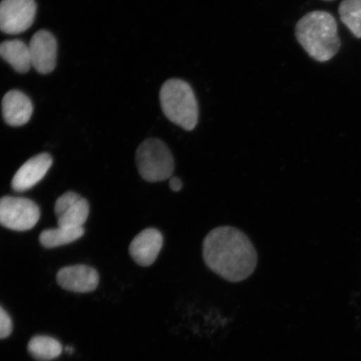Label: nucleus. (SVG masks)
I'll list each match as a JSON object with an SVG mask.
<instances>
[{
    "label": "nucleus",
    "instance_id": "nucleus-1",
    "mask_svg": "<svg viewBox=\"0 0 361 361\" xmlns=\"http://www.w3.org/2000/svg\"><path fill=\"white\" fill-rule=\"evenodd\" d=\"M202 257L207 268L232 283L250 278L258 264V255L250 239L230 226L216 228L207 234Z\"/></svg>",
    "mask_w": 361,
    "mask_h": 361
},
{
    "label": "nucleus",
    "instance_id": "nucleus-2",
    "mask_svg": "<svg viewBox=\"0 0 361 361\" xmlns=\"http://www.w3.org/2000/svg\"><path fill=\"white\" fill-rule=\"evenodd\" d=\"M295 34L298 42L316 61L331 60L341 47L336 21L327 12L309 13L298 22Z\"/></svg>",
    "mask_w": 361,
    "mask_h": 361
},
{
    "label": "nucleus",
    "instance_id": "nucleus-3",
    "mask_svg": "<svg viewBox=\"0 0 361 361\" xmlns=\"http://www.w3.org/2000/svg\"><path fill=\"white\" fill-rule=\"evenodd\" d=\"M162 111L171 123L192 130L198 121V105L190 85L183 80H166L160 90Z\"/></svg>",
    "mask_w": 361,
    "mask_h": 361
},
{
    "label": "nucleus",
    "instance_id": "nucleus-4",
    "mask_svg": "<svg viewBox=\"0 0 361 361\" xmlns=\"http://www.w3.org/2000/svg\"><path fill=\"white\" fill-rule=\"evenodd\" d=\"M139 174L148 183L164 182L173 177L175 161L173 153L161 140L148 138L135 152Z\"/></svg>",
    "mask_w": 361,
    "mask_h": 361
},
{
    "label": "nucleus",
    "instance_id": "nucleus-5",
    "mask_svg": "<svg viewBox=\"0 0 361 361\" xmlns=\"http://www.w3.org/2000/svg\"><path fill=\"white\" fill-rule=\"evenodd\" d=\"M40 212L37 204L28 198H0V225L13 231H27L37 224Z\"/></svg>",
    "mask_w": 361,
    "mask_h": 361
},
{
    "label": "nucleus",
    "instance_id": "nucleus-6",
    "mask_svg": "<svg viewBox=\"0 0 361 361\" xmlns=\"http://www.w3.org/2000/svg\"><path fill=\"white\" fill-rule=\"evenodd\" d=\"M37 4L35 0H2L0 31L7 35L25 32L34 24Z\"/></svg>",
    "mask_w": 361,
    "mask_h": 361
},
{
    "label": "nucleus",
    "instance_id": "nucleus-7",
    "mask_svg": "<svg viewBox=\"0 0 361 361\" xmlns=\"http://www.w3.org/2000/svg\"><path fill=\"white\" fill-rule=\"evenodd\" d=\"M28 45L32 67L39 74L51 73L57 61L58 44L55 36L47 30H39Z\"/></svg>",
    "mask_w": 361,
    "mask_h": 361
},
{
    "label": "nucleus",
    "instance_id": "nucleus-8",
    "mask_svg": "<svg viewBox=\"0 0 361 361\" xmlns=\"http://www.w3.org/2000/svg\"><path fill=\"white\" fill-rule=\"evenodd\" d=\"M164 245V236L159 230L152 228L144 229L130 243L129 252L133 259L142 267L155 263Z\"/></svg>",
    "mask_w": 361,
    "mask_h": 361
},
{
    "label": "nucleus",
    "instance_id": "nucleus-9",
    "mask_svg": "<svg viewBox=\"0 0 361 361\" xmlns=\"http://www.w3.org/2000/svg\"><path fill=\"white\" fill-rule=\"evenodd\" d=\"M53 164V158L49 153L31 157L16 171L11 186L16 192H25L32 188L47 174Z\"/></svg>",
    "mask_w": 361,
    "mask_h": 361
},
{
    "label": "nucleus",
    "instance_id": "nucleus-10",
    "mask_svg": "<svg viewBox=\"0 0 361 361\" xmlns=\"http://www.w3.org/2000/svg\"><path fill=\"white\" fill-rule=\"evenodd\" d=\"M56 281L64 290L75 293L92 292L98 286L97 271L87 265L68 266L57 273Z\"/></svg>",
    "mask_w": 361,
    "mask_h": 361
},
{
    "label": "nucleus",
    "instance_id": "nucleus-11",
    "mask_svg": "<svg viewBox=\"0 0 361 361\" xmlns=\"http://www.w3.org/2000/svg\"><path fill=\"white\" fill-rule=\"evenodd\" d=\"M2 113L4 121L11 126H21L29 123L34 106L30 97L18 90L8 92L2 100Z\"/></svg>",
    "mask_w": 361,
    "mask_h": 361
},
{
    "label": "nucleus",
    "instance_id": "nucleus-12",
    "mask_svg": "<svg viewBox=\"0 0 361 361\" xmlns=\"http://www.w3.org/2000/svg\"><path fill=\"white\" fill-rule=\"evenodd\" d=\"M0 57L18 73H27L32 67L29 45L20 39L6 40L0 43Z\"/></svg>",
    "mask_w": 361,
    "mask_h": 361
},
{
    "label": "nucleus",
    "instance_id": "nucleus-13",
    "mask_svg": "<svg viewBox=\"0 0 361 361\" xmlns=\"http://www.w3.org/2000/svg\"><path fill=\"white\" fill-rule=\"evenodd\" d=\"M85 229L58 227L44 230L39 235V243L44 247L52 248L73 243L84 235Z\"/></svg>",
    "mask_w": 361,
    "mask_h": 361
},
{
    "label": "nucleus",
    "instance_id": "nucleus-14",
    "mask_svg": "<svg viewBox=\"0 0 361 361\" xmlns=\"http://www.w3.org/2000/svg\"><path fill=\"white\" fill-rule=\"evenodd\" d=\"M62 350L61 343L49 336L33 337L28 345L30 354L39 361L55 360L61 355Z\"/></svg>",
    "mask_w": 361,
    "mask_h": 361
},
{
    "label": "nucleus",
    "instance_id": "nucleus-15",
    "mask_svg": "<svg viewBox=\"0 0 361 361\" xmlns=\"http://www.w3.org/2000/svg\"><path fill=\"white\" fill-rule=\"evenodd\" d=\"M90 213V206L87 200L80 197L57 216L58 227L80 228H83Z\"/></svg>",
    "mask_w": 361,
    "mask_h": 361
},
{
    "label": "nucleus",
    "instance_id": "nucleus-16",
    "mask_svg": "<svg viewBox=\"0 0 361 361\" xmlns=\"http://www.w3.org/2000/svg\"><path fill=\"white\" fill-rule=\"evenodd\" d=\"M338 12L341 20L351 32L361 38V0H344Z\"/></svg>",
    "mask_w": 361,
    "mask_h": 361
},
{
    "label": "nucleus",
    "instance_id": "nucleus-17",
    "mask_svg": "<svg viewBox=\"0 0 361 361\" xmlns=\"http://www.w3.org/2000/svg\"><path fill=\"white\" fill-rule=\"evenodd\" d=\"M81 197L74 192H67L58 198L55 205V213L56 216L61 215L67 207L74 204Z\"/></svg>",
    "mask_w": 361,
    "mask_h": 361
},
{
    "label": "nucleus",
    "instance_id": "nucleus-18",
    "mask_svg": "<svg viewBox=\"0 0 361 361\" xmlns=\"http://www.w3.org/2000/svg\"><path fill=\"white\" fill-rule=\"evenodd\" d=\"M12 320L6 310L0 306V338H6L11 335Z\"/></svg>",
    "mask_w": 361,
    "mask_h": 361
},
{
    "label": "nucleus",
    "instance_id": "nucleus-19",
    "mask_svg": "<svg viewBox=\"0 0 361 361\" xmlns=\"http://www.w3.org/2000/svg\"><path fill=\"white\" fill-rule=\"evenodd\" d=\"M169 187L173 192H179L183 188L182 180L178 178L171 177L169 179Z\"/></svg>",
    "mask_w": 361,
    "mask_h": 361
},
{
    "label": "nucleus",
    "instance_id": "nucleus-20",
    "mask_svg": "<svg viewBox=\"0 0 361 361\" xmlns=\"http://www.w3.org/2000/svg\"><path fill=\"white\" fill-rule=\"evenodd\" d=\"M66 351L70 352V353H71V352H73V348H72V347L71 346H68L66 347Z\"/></svg>",
    "mask_w": 361,
    "mask_h": 361
}]
</instances>
